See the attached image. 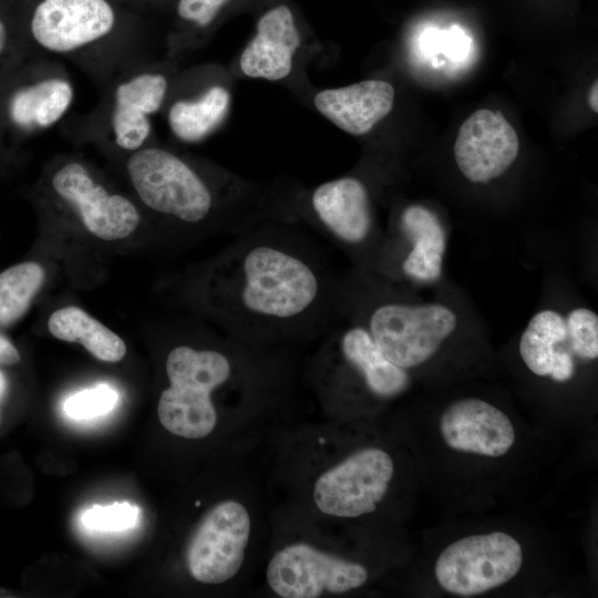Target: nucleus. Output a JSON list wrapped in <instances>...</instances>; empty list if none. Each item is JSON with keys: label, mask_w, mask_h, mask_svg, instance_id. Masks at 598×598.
<instances>
[{"label": "nucleus", "mask_w": 598, "mask_h": 598, "mask_svg": "<svg viewBox=\"0 0 598 598\" xmlns=\"http://www.w3.org/2000/svg\"><path fill=\"white\" fill-rule=\"evenodd\" d=\"M440 432L453 450L488 457L505 455L515 442L509 417L477 398L454 401L440 419Z\"/></svg>", "instance_id": "obj_13"}, {"label": "nucleus", "mask_w": 598, "mask_h": 598, "mask_svg": "<svg viewBox=\"0 0 598 598\" xmlns=\"http://www.w3.org/2000/svg\"><path fill=\"white\" fill-rule=\"evenodd\" d=\"M271 347L249 346L226 336L213 347L178 344L167 354L168 386L161 393L157 415L172 434L197 440L216 427L214 395L220 390L278 377Z\"/></svg>", "instance_id": "obj_2"}, {"label": "nucleus", "mask_w": 598, "mask_h": 598, "mask_svg": "<svg viewBox=\"0 0 598 598\" xmlns=\"http://www.w3.org/2000/svg\"><path fill=\"white\" fill-rule=\"evenodd\" d=\"M166 90L159 74H142L117 87L112 122L120 147L137 150L144 143L151 131L147 115L159 109Z\"/></svg>", "instance_id": "obj_18"}, {"label": "nucleus", "mask_w": 598, "mask_h": 598, "mask_svg": "<svg viewBox=\"0 0 598 598\" xmlns=\"http://www.w3.org/2000/svg\"><path fill=\"white\" fill-rule=\"evenodd\" d=\"M7 392V379L2 371L0 370V401L3 399Z\"/></svg>", "instance_id": "obj_29"}, {"label": "nucleus", "mask_w": 598, "mask_h": 598, "mask_svg": "<svg viewBox=\"0 0 598 598\" xmlns=\"http://www.w3.org/2000/svg\"><path fill=\"white\" fill-rule=\"evenodd\" d=\"M300 43L293 11L286 3L275 4L257 20L256 33L240 55V69L249 78L281 80L291 72Z\"/></svg>", "instance_id": "obj_14"}, {"label": "nucleus", "mask_w": 598, "mask_h": 598, "mask_svg": "<svg viewBox=\"0 0 598 598\" xmlns=\"http://www.w3.org/2000/svg\"><path fill=\"white\" fill-rule=\"evenodd\" d=\"M233 0H178L177 14L198 28L209 25Z\"/></svg>", "instance_id": "obj_26"}, {"label": "nucleus", "mask_w": 598, "mask_h": 598, "mask_svg": "<svg viewBox=\"0 0 598 598\" xmlns=\"http://www.w3.org/2000/svg\"><path fill=\"white\" fill-rule=\"evenodd\" d=\"M72 86L60 79H48L19 90L10 102V116L22 127H48L68 110Z\"/></svg>", "instance_id": "obj_20"}, {"label": "nucleus", "mask_w": 598, "mask_h": 598, "mask_svg": "<svg viewBox=\"0 0 598 598\" xmlns=\"http://www.w3.org/2000/svg\"><path fill=\"white\" fill-rule=\"evenodd\" d=\"M518 350L527 369L537 377L563 383L576 373L577 358L569 344L566 317L555 309H542L532 316Z\"/></svg>", "instance_id": "obj_16"}, {"label": "nucleus", "mask_w": 598, "mask_h": 598, "mask_svg": "<svg viewBox=\"0 0 598 598\" xmlns=\"http://www.w3.org/2000/svg\"><path fill=\"white\" fill-rule=\"evenodd\" d=\"M519 141L499 111H475L461 125L454 143V158L472 183H488L502 176L515 162Z\"/></svg>", "instance_id": "obj_10"}, {"label": "nucleus", "mask_w": 598, "mask_h": 598, "mask_svg": "<svg viewBox=\"0 0 598 598\" xmlns=\"http://www.w3.org/2000/svg\"><path fill=\"white\" fill-rule=\"evenodd\" d=\"M44 270L33 261L21 262L0 272V326L17 322L29 309L44 281Z\"/></svg>", "instance_id": "obj_22"}, {"label": "nucleus", "mask_w": 598, "mask_h": 598, "mask_svg": "<svg viewBox=\"0 0 598 598\" xmlns=\"http://www.w3.org/2000/svg\"><path fill=\"white\" fill-rule=\"evenodd\" d=\"M20 353L13 343L0 333V364L13 365L20 361Z\"/></svg>", "instance_id": "obj_27"}, {"label": "nucleus", "mask_w": 598, "mask_h": 598, "mask_svg": "<svg viewBox=\"0 0 598 598\" xmlns=\"http://www.w3.org/2000/svg\"><path fill=\"white\" fill-rule=\"evenodd\" d=\"M48 329L59 340L81 343L100 361L115 363L126 354L123 339L79 307L54 311L48 320Z\"/></svg>", "instance_id": "obj_19"}, {"label": "nucleus", "mask_w": 598, "mask_h": 598, "mask_svg": "<svg viewBox=\"0 0 598 598\" xmlns=\"http://www.w3.org/2000/svg\"><path fill=\"white\" fill-rule=\"evenodd\" d=\"M138 515V507L126 502L107 506L94 505L83 513L82 523L92 530L120 532L134 527Z\"/></svg>", "instance_id": "obj_25"}, {"label": "nucleus", "mask_w": 598, "mask_h": 598, "mask_svg": "<svg viewBox=\"0 0 598 598\" xmlns=\"http://www.w3.org/2000/svg\"><path fill=\"white\" fill-rule=\"evenodd\" d=\"M252 518L238 499L215 504L195 528L186 550L190 576L207 585L229 581L244 566L251 539Z\"/></svg>", "instance_id": "obj_7"}, {"label": "nucleus", "mask_w": 598, "mask_h": 598, "mask_svg": "<svg viewBox=\"0 0 598 598\" xmlns=\"http://www.w3.org/2000/svg\"><path fill=\"white\" fill-rule=\"evenodd\" d=\"M127 172L142 202L162 215L196 226L214 213L216 199L210 186L167 151H137L127 162Z\"/></svg>", "instance_id": "obj_4"}, {"label": "nucleus", "mask_w": 598, "mask_h": 598, "mask_svg": "<svg viewBox=\"0 0 598 598\" xmlns=\"http://www.w3.org/2000/svg\"><path fill=\"white\" fill-rule=\"evenodd\" d=\"M334 326L326 336L341 357L361 375L368 395L378 400H390L409 389V371L388 360L364 327L347 320L338 327Z\"/></svg>", "instance_id": "obj_15"}, {"label": "nucleus", "mask_w": 598, "mask_h": 598, "mask_svg": "<svg viewBox=\"0 0 598 598\" xmlns=\"http://www.w3.org/2000/svg\"><path fill=\"white\" fill-rule=\"evenodd\" d=\"M118 401L117 392L107 384L84 389L69 396L64 413L74 420H89L112 411Z\"/></svg>", "instance_id": "obj_24"}, {"label": "nucleus", "mask_w": 598, "mask_h": 598, "mask_svg": "<svg viewBox=\"0 0 598 598\" xmlns=\"http://www.w3.org/2000/svg\"><path fill=\"white\" fill-rule=\"evenodd\" d=\"M598 83L597 80L594 82V84L590 87L589 94H588V103L590 109L597 113L598 112Z\"/></svg>", "instance_id": "obj_28"}, {"label": "nucleus", "mask_w": 598, "mask_h": 598, "mask_svg": "<svg viewBox=\"0 0 598 598\" xmlns=\"http://www.w3.org/2000/svg\"><path fill=\"white\" fill-rule=\"evenodd\" d=\"M446 230L430 208L411 204L402 209L392 235H384L373 271L398 281L432 283L442 278Z\"/></svg>", "instance_id": "obj_8"}, {"label": "nucleus", "mask_w": 598, "mask_h": 598, "mask_svg": "<svg viewBox=\"0 0 598 598\" xmlns=\"http://www.w3.org/2000/svg\"><path fill=\"white\" fill-rule=\"evenodd\" d=\"M394 95L390 83L365 80L343 87L323 90L315 96V105L342 131L363 135L391 112Z\"/></svg>", "instance_id": "obj_17"}, {"label": "nucleus", "mask_w": 598, "mask_h": 598, "mask_svg": "<svg viewBox=\"0 0 598 598\" xmlns=\"http://www.w3.org/2000/svg\"><path fill=\"white\" fill-rule=\"evenodd\" d=\"M52 186L76 209L85 228L100 239H123L140 224L141 216L133 203L122 195H109L79 163L60 168L52 178Z\"/></svg>", "instance_id": "obj_11"}, {"label": "nucleus", "mask_w": 598, "mask_h": 598, "mask_svg": "<svg viewBox=\"0 0 598 598\" xmlns=\"http://www.w3.org/2000/svg\"><path fill=\"white\" fill-rule=\"evenodd\" d=\"M393 475L391 455L380 447H365L324 468L312 484L311 498L327 516L359 517L377 509Z\"/></svg>", "instance_id": "obj_6"}, {"label": "nucleus", "mask_w": 598, "mask_h": 598, "mask_svg": "<svg viewBox=\"0 0 598 598\" xmlns=\"http://www.w3.org/2000/svg\"><path fill=\"white\" fill-rule=\"evenodd\" d=\"M522 564L520 544L504 532H493L450 544L437 557L434 571L444 590L472 597L508 582Z\"/></svg>", "instance_id": "obj_5"}, {"label": "nucleus", "mask_w": 598, "mask_h": 598, "mask_svg": "<svg viewBox=\"0 0 598 598\" xmlns=\"http://www.w3.org/2000/svg\"><path fill=\"white\" fill-rule=\"evenodd\" d=\"M338 280L305 235L261 225L209 264L198 301L227 337L272 348L324 336L336 324Z\"/></svg>", "instance_id": "obj_1"}, {"label": "nucleus", "mask_w": 598, "mask_h": 598, "mask_svg": "<svg viewBox=\"0 0 598 598\" xmlns=\"http://www.w3.org/2000/svg\"><path fill=\"white\" fill-rule=\"evenodd\" d=\"M570 348L577 359L594 361L598 358V315L587 308L577 307L566 316Z\"/></svg>", "instance_id": "obj_23"}, {"label": "nucleus", "mask_w": 598, "mask_h": 598, "mask_svg": "<svg viewBox=\"0 0 598 598\" xmlns=\"http://www.w3.org/2000/svg\"><path fill=\"white\" fill-rule=\"evenodd\" d=\"M307 209L316 229L341 248L353 267L373 270L384 236L363 181L343 176L320 184L310 193Z\"/></svg>", "instance_id": "obj_3"}, {"label": "nucleus", "mask_w": 598, "mask_h": 598, "mask_svg": "<svg viewBox=\"0 0 598 598\" xmlns=\"http://www.w3.org/2000/svg\"><path fill=\"white\" fill-rule=\"evenodd\" d=\"M6 44V28L3 22L0 20V52L3 50Z\"/></svg>", "instance_id": "obj_30"}, {"label": "nucleus", "mask_w": 598, "mask_h": 598, "mask_svg": "<svg viewBox=\"0 0 598 598\" xmlns=\"http://www.w3.org/2000/svg\"><path fill=\"white\" fill-rule=\"evenodd\" d=\"M368 578L362 564L305 542L291 543L275 551L266 569L269 588L282 598L344 594L362 587Z\"/></svg>", "instance_id": "obj_9"}, {"label": "nucleus", "mask_w": 598, "mask_h": 598, "mask_svg": "<svg viewBox=\"0 0 598 598\" xmlns=\"http://www.w3.org/2000/svg\"><path fill=\"white\" fill-rule=\"evenodd\" d=\"M114 12L105 0H42L31 20L35 41L53 52H69L106 35Z\"/></svg>", "instance_id": "obj_12"}, {"label": "nucleus", "mask_w": 598, "mask_h": 598, "mask_svg": "<svg viewBox=\"0 0 598 598\" xmlns=\"http://www.w3.org/2000/svg\"><path fill=\"white\" fill-rule=\"evenodd\" d=\"M229 106V92L212 86L196 101H178L168 113L173 133L185 142H197L208 135L224 118Z\"/></svg>", "instance_id": "obj_21"}]
</instances>
